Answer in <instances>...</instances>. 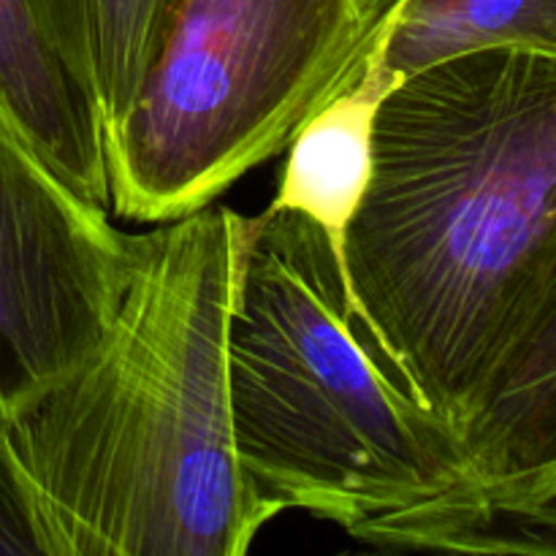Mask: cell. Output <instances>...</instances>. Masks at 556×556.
I'll return each instance as SVG.
<instances>
[{
	"label": "cell",
	"mask_w": 556,
	"mask_h": 556,
	"mask_svg": "<svg viewBox=\"0 0 556 556\" xmlns=\"http://www.w3.org/2000/svg\"><path fill=\"white\" fill-rule=\"evenodd\" d=\"M342 264L391 356L462 434L556 286V54L478 49L391 87Z\"/></svg>",
	"instance_id": "6da1fadb"
},
{
	"label": "cell",
	"mask_w": 556,
	"mask_h": 556,
	"mask_svg": "<svg viewBox=\"0 0 556 556\" xmlns=\"http://www.w3.org/2000/svg\"><path fill=\"white\" fill-rule=\"evenodd\" d=\"M244 220L210 204L134 233L101 351L9 418L54 556H242L282 514L239 465L228 407Z\"/></svg>",
	"instance_id": "7a4b0ae2"
},
{
	"label": "cell",
	"mask_w": 556,
	"mask_h": 556,
	"mask_svg": "<svg viewBox=\"0 0 556 556\" xmlns=\"http://www.w3.org/2000/svg\"><path fill=\"white\" fill-rule=\"evenodd\" d=\"M226 372L239 465L282 510L351 532L470 478L462 434L391 356L342 250L304 212L244 220Z\"/></svg>",
	"instance_id": "3957f363"
},
{
	"label": "cell",
	"mask_w": 556,
	"mask_h": 556,
	"mask_svg": "<svg viewBox=\"0 0 556 556\" xmlns=\"http://www.w3.org/2000/svg\"><path fill=\"white\" fill-rule=\"evenodd\" d=\"M375 0H179L103 134L109 210L166 223L288 150L356 60Z\"/></svg>",
	"instance_id": "277c9868"
},
{
	"label": "cell",
	"mask_w": 556,
	"mask_h": 556,
	"mask_svg": "<svg viewBox=\"0 0 556 556\" xmlns=\"http://www.w3.org/2000/svg\"><path fill=\"white\" fill-rule=\"evenodd\" d=\"M130 269L134 233L0 117V418L101 351Z\"/></svg>",
	"instance_id": "5b68a950"
},
{
	"label": "cell",
	"mask_w": 556,
	"mask_h": 556,
	"mask_svg": "<svg viewBox=\"0 0 556 556\" xmlns=\"http://www.w3.org/2000/svg\"><path fill=\"white\" fill-rule=\"evenodd\" d=\"M470 478L421 505H519L556 492V286L462 429Z\"/></svg>",
	"instance_id": "8992f818"
},
{
	"label": "cell",
	"mask_w": 556,
	"mask_h": 556,
	"mask_svg": "<svg viewBox=\"0 0 556 556\" xmlns=\"http://www.w3.org/2000/svg\"><path fill=\"white\" fill-rule=\"evenodd\" d=\"M0 117L65 182L109 210L101 114L49 47L27 0H0Z\"/></svg>",
	"instance_id": "52a82bcc"
},
{
	"label": "cell",
	"mask_w": 556,
	"mask_h": 556,
	"mask_svg": "<svg viewBox=\"0 0 556 556\" xmlns=\"http://www.w3.org/2000/svg\"><path fill=\"white\" fill-rule=\"evenodd\" d=\"M492 47L556 54V0H375L362 54L391 90L429 65Z\"/></svg>",
	"instance_id": "ba28073f"
},
{
	"label": "cell",
	"mask_w": 556,
	"mask_h": 556,
	"mask_svg": "<svg viewBox=\"0 0 556 556\" xmlns=\"http://www.w3.org/2000/svg\"><path fill=\"white\" fill-rule=\"evenodd\" d=\"M386 87L358 49L334 96L299 128L288 144L282 185L271 206L299 210L329 231L342 250V233L367 190L372 172V123Z\"/></svg>",
	"instance_id": "9c48e42d"
},
{
	"label": "cell",
	"mask_w": 556,
	"mask_h": 556,
	"mask_svg": "<svg viewBox=\"0 0 556 556\" xmlns=\"http://www.w3.org/2000/svg\"><path fill=\"white\" fill-rule=\"evenodd\" d=\"M179 0H27L33 20L101 114L128 112Z\"/></svg>",
	"instance_id": "30bf717a"
},
{
	"label": "cell",
	"mask_w": 556,
	"mask_h": 556,
	"mask_svg": "<svg viewBox=\"0 0 556 556\" xmlns=\"http://www.w3.org/2000/svg\"><path fill=\"white\" fill-rule=\"evenodd\" d=\"M380 548L462 554H556V492L519 505H416L348 532Z\"/></svg>",
	"instance_id": "8fae6325"
},
{
	"label": "cell",
	"mask_w": 556,
	"mask_h": 556,
	"mask_svg": "<svg viewBox=\"0 0 556 556\" xmlns=\"http://www.w3.org/2000/svg\"><path fill=\"white\" fill-rule=\"evenodd\" d=\"M0 554L54 556L41 505L11 440L9 418H0Z\"/></svg>",
	"instance_id": "7c38bea8"
}]
</instances>
